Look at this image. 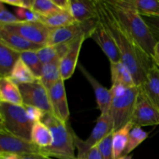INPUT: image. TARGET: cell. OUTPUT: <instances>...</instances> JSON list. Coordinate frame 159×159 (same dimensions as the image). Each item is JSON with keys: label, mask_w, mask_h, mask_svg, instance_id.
<instances>
[{"label": "cell", "mask_w": 159, "mask_h": 159, "mask_svg": "<svg viewBox=\"0 0 159 159\" xmlns=\"http://www.w3.org/2000/svg\"><path fill=\"white\" fill-rule=\"evenodd\" d=\"M96 6L98 19L114 40L120 54L121 61L129 68L137 86H141L155 62L120 23L105 0H96Z\"/></svg>", "instance_id": "1"}, {"label": "cell", "mask_w": 159, "mask_h": 159, "mask_svg": "<svg viewBox=\"0 0 159 159\" xmlns=\"http://www.w3.org/2000/svg\"><path fill=\"white\" fill-rule=\"evenodd\" d=\"M120 23L134 39L143 51L153 59L154 48L157 40L150 29L132 6L130 0H105Z\"/></svg>", "instance_id": "2"}, {"label": "cell", "mask_w": 159, "mask_h": 159, "mask_svg": "<svg viewBox=\"0 0 159 159\" xmlns=\"http://www.w3.org/2000/svg\"><path fill=\"white\" fill-rule=\"evenodd\" d=\"M42 122L46 124L53 134V143L51 146L40 148V154L57 159H77L75 155V132L68 123L57 119L52 113H46Z\"/></svg>", "instance_id": "3"}, {"label": "cell", "mask_w": 159, "mask_h": 159, "mask_svg": "<svg viewBox=\"0 0 159 159\" xmlns=\"http://www.w3.org/2000/svg\"><path fill=\"white\" fill-rule=\"evenodd\" d=\"M110 89L112 93L110 114L115 132L131 120L140 88L112 85Z\"/></svg>", "instance_id": "4"}, {"label": "cell", "mask_w": 159, "mask_h": 159, "mask_svg": "<svg viewBox=\"0 0 159 159\" xmlns=\"http://www.w3.org/2000/svg\"><path fill=\"white\" fill-rule=\"evenodd\" d=\"M34 124L23 106L0 102V130L31 141Z\"/></svg>", "instance_id": "5"}, {"label": "cell", "mask_w": 159, "mask_h": 159, "mask_svg": "<svg viewBox=\"0 0 159 159\" xmlns=\"http://www.w3.org/2000/svg\"><path fill=\"white\" fill-rule=\"evenodd\" d=\"M139 88L130 122L134 127L159 125V109L148 97L144 90Z\"/></svg>", "instance_id": "6"}, {"label": "cell", "mask_w": 159, "mask_h": 159, "mask_svg": "<svg viewBox=\"0 0 159 159\" xmlns=\"http://www.w3.org/2000/svg\"><path fill=\"white\" fill-rule=\"evenodd\" d=\"M97 22L98 19L82 23L76 22L69 26L51 30L47 45L56 46L71 43L82 35H86L88 38H90L92 31L96 26Z\"/></svg>", "instance_id": "7"}, {"label": "cell", "mask_w": 159, "mask_h": 159, "mask_svg": "<svg viewBox=\"0 0 159 159\" xmlns=\"http://www.w3.org/2000/svg\"><path fill=\"white\" fill-rule=\"evenodd\" d=\"M10 32L18 34L31 43L45 46L47 45L51 30L40 22L20 21L17 23L0 26Z\"/></svg>", "instance_id": "8"}, {"label": "cell", "mask_w": 159, "mask_h": 159, "mask_svg": "<svg viewBox=\"0 0 159 159\" xmlns=\"http://www.w3.org/2000/svg\"><path fill=\"white\" fill-rule=\"evenodd\" d=\"M113 132V124L110 113L107 114H100L88 139L83 141L75 134V144L78 150L77 156L82 155L92 148L98 145L106 137Z\"/></svg>", "instance_id": "9"}, {"label": "cell", "mask_w": 159, "mask_h": 159, "mask_svg": "<svg viewBox=\"0 0 159 159\" xmlns=\"http://www.w3.org/2000/svg\"><path fill=\"white\" fill-rule=\"evenodd\" d=\"M18 86L23 97V105L34 106L40 108L45 113L53 114L48 90L40 79L31 83L21 84Z\"/></svg>", "instance_id": "10"}, {"label": "cell", "mask_w": 159, "mask_h": 159, "mask_svg": "<svg viewBox=\"0 0 159 159\" xmlns=\"http://www.w3.org/2000/svg\"><path fill=\"white\" fill-rule=\"evenodd\" d=\"M0 153L13 154L18 156L40 154V148L31 141L0 130Z\"/></svg>", "instance_id": "11"}, {"label": "cell", "mask_w": 159, "mask_h": 159, "mask_svg": "<svg viewBox=\"0 0 159 159\" xmlns=\"http://www.w3.org/2000/svg\"><path fill=\"white\" fill-rule=\"evenodd\" d=\"M90 38L99 45L106 56L108 57L110 63L120 61L121 56L114 40L99 19L96 26L92 31Z\"/></svg>", "instance_id": "12"}, {"label": "cell", "mask_w": 159, "mask_h": 159, "mask_svg": "<svg viewBox=\"0 0 159 159\" xmlns=\"http://www.w3.org/2000/svg\"><path fill=\"white\" fill-rule=\"evenodd\" d=\"M53 114L61 121L68 123L70 116L69 108L67 100L65 81L60 79L48 89Z\"/></svg>", "instance_id": "13"}, {"label": "cell", "mask_w": 159, "mask_h": 159, "mask_svg": "<svg viewBox=\"0 0 159 159\" xmlns=\"http://www.w3.org/2000/svg\"><path fill=\"white\" fill-rule=\"evenodd\" d=\"M78 68L94 91L98 109L100 111V114H107L110 113L112 102V93L110 89L104 87L94 76L90 74L89 71L83 66L82 64L79 63L78 65Z\"/></svg>", "instance_id": "14"}, {"label": "cell", "mask_w": 159, "mask_h": 159, "mask_svg": "<svg viewBox=\"0 0 159 159\" xmlns=\"http://www.w3.org/2000/svg\"><path fill=\"white\" fill-rule=\"evenodd\" d=\"M88 38L86 35H82L71 42L69 49L61 59L60 69L61 79L64 81L69 79L74 74L76 67L79 65V54L84 41Z\"/></svg>", "instance_id": "15"}, {"label": "cell", "mask_w": 159, "mask_h": 159, "mask_svg": "<svg viewBox=\"0 0 159 159\" xmlns=\"http://www.w3.org/2000/svg\"><path fill=\"white\" fill-rule=\"evenodd\" d=\"M69 12L78 23L98 19L96 0H70Z\"/></svg>", "instance_id": "16"}, {"label": "cell", "mask_w": 159, "mask_h": 159, "mask_svg": "<svg viewBox=\"0 0 159 159\" xmlns=\"http://www.w3.org/2000/svg\"><path fill=\"white\" fill-rule=\"evenodd\" d=\"M0 41L20 53L30 51H38L42 47H43L31 43L18 34H16L1 27H0Z\"/></svg>", "instance_id": "17"}, {"label": "cell", "mask_w": 159, "mask_h": 159, "mask_svg": "<svg viewBox=\"0 0 159 159\" xmlns=\"http://www.w3.org/2000/svg\"><path fill=\"white\" fill-rule=\"evenodd\" d=\"M0 102L16 106H23L18 85L9 77L0 78Z\"/></svg>", "instance_id": "18"}, {"label": "cell", "mask_w": 159, "mask_h": 159, "mask_svg": "<svg viewBox=\"0 0 159 159\" xmlns=\"http://www.w3.org/2000/svg\"><path fill=\"white\" fill-rule=\"evenodd\" d=\"M148 97L159 109V67L156 64L148 72L146 79L141 85Z\"/></svg>", "instance_id": "19"}, {"label": "cell", "mask_w": 159, "mask_h": 159, "mask_svg": "<svg viewBox=\"0 0 159 159\" xmlns=\"http://www.w3.org/2000/svg\"><path fill=\"white\" fill-rule=\"evenodd\" d=\"M20 58V52L0 41V77H9L14 65Z\"/></svg>", "instance_id": "20"}, {"label": "cell", "mask_w": 159, "mask_h": 159, "mask_svg": "<svg viewBox=\"0 0 159 159\" xmlns=\"http://www.w3.org/2000/svg\"><path fill=\"white\" fill-rule=\"evenodd\" d=\"M110 71L112 85L137 86L130 71L121 61L116 63H110Z\"/></svg>", "instance_id": "21"}, {"label": "cell", "mask_w": 159, "mask_h": 159, "mask_svg": "<svg viewBox=\"0 0 159 159\" xmlns=\"http://www.w3.org/2000/svg\"><path fill=\"white\" fill-rule=\"evenodd\" d=\"M53 134L49 127L42 121L34 123L31 132V142L40 148L51 146L53 143Z\"/></svg>", "instance_id": "22"}, {"label": "cell", "mask_w": 159, "mask_h": 159, "mask_svg": "<svg viewBox=\"0 0 159 159\" xmlns=\"http://www.w3.org/2000/svg\"><path fill=\"white\" fill-rule=\"evenodd\" d=\"M61 58L57 57L51 63L43 65L41 76L39 79L47 89H49L54 84L61 79L60 69Z\"/></svg>", "instance_id": "23"}, {"label": "cell", "mask_w": 159, "mask_h": 159, "mask_svg": "<svg viewBox=\"0 0 159 159\" xmlns=\"http://www.w3.org/2000/svg\"><path fill=\"white\" fill-rule=\"evenodd\" d=\"M133 127L134 125L131 122H130L118 130L113 132V149L114 159L120 158L124 155L128 144L129 134Z\"/></svg>", "instance_id": "24"}, {"label": "cell", "mask_w": 159, "mask_h": 159, "mask_svg": "<svg viewBox=\"0 0 159 159\" xmlns=\"http://www.w3.org/2000/svg\"><path fill=\"white\" fill-rule=\"evenodd\" d=\"M9 78L18 85L21 84L31 83L39 79L34 75L32 71L21 58L19 59L14 65Z\"/></svg>", "instance_id": "25"}, {"label": "cell", "mask_w": 159, "mask_h": 159, "mask_svg": "<svg viewBox=\"0 0 159 159\" xmlns=\"http://www.w3.org/2000/svg\"><path fill=\"white\" fill-rule=\"evenodd\" d=\"M39 22L51 30H54L69 26L76 23V20L68 11H60L48 16H40Z\"/></svg>", "instance_id": "26"}, {"label": "cell", "mask_w": 159, "mask_h": 159, "mask_svg": "<svg viewBox=\"0 0 159 159\" xmlns=\"http://www.w3.org/2000/svg\"><path fill=\"white\" fill-rule=\"evenodd\" d=\"M141 16H159V0H130Z\"/></svg>", "instance_id": "27"}, {"label": "cell", "mask_w": 159, "mask_h": 159, "mask_svg": "<svg viewBox=\"0 0 159 159\" xmlns=\"http://www.w3.org/2000/svg\"><path fill=\"white\" fill-rule=\"evenodd\" d=\"M37 51H30L20 53V58L32 71L34 75L37 79H40L41 76L43 65L40 61Z\"/></svg>", "instance_id": "28"}, {"label": "cell", "mask_w": 159, "mask_h": 159, "mask_svg": "<svg viewBox=\"0 0 159 159\" xmlns=\"http://www.w3.org/2000/svg\"><path fill=\"white\" fill-rule=\"evenodd\" d=\"M148 137V133L144 131L141 127H134L129 134L128 144L124 155H128L136 149L141 143L144 142Z\"/></svg>", "instance_id": "29"}, {"label": "cell", "mask_w": 159, "mask_h": 159, "mask_svg": "<svg viewBox=\"0 0 159 159\" xmlns=\"http://www.w3.org/2000/svg\"><path fill=\"white\" fill-rule=\"evenodd\" d=\"M31 10L40 16H48L62 11L56 6L53 0H34Z\"/></svg>", "instance_id": "30"}, {"label": "cell", "mask_w": 159, "mask_h": 159, "mask_svg": "<svg viewBox=\"0 0 159 159\" xmlns=\"http://www.w3.org/2000/svg\"><path fill=\"white\" fill-rule=\"evenodd\" d=\"M38 57L43 65L51 63L57 57H60L57 52V47L51 45H45L37 51Z\"/></svg>", "instance_id": "31"}, {"label": "cell", "mask_w": 159, "mask_h": 159, "mask_svg": "<svg viewBox=\"0 0 159 159\" xmlns=\"http://www.w3.org/2000/svg\"><path fill=\"white\" fill-rule=\"evenodd\" d=\"M113 133L106 137L99 144V149L102 155V159H114L113 149Z\"/></svg>", "instance_id": "32"}, {"label": "cell", "mask_w": 159, "mask_h": 159, "mask_svg": "<svg viewBox=\"0 0 159 159\" xmlns=\"http://www.w3.org/2000/svg\"><path fill=\"white\" fill-rule=\"evenodd\" d=\"M20 21L21 20H19L15 15H13L6 7L4 3L0 1V26L14 24Z\"/></svg>", "instance_id": "33"}, {"label": "cell", "mask_w": 159, "mask_h": 159, "mask_svg": "<svg viewBox=\"0 0 159 159\" xmlns=\"http://www.w3.org/2000/svg\"><path fill=\"white\" fill-rule=\"evenodd\" d=\"M157 42L159 41V16H142Z\"/></svg>", "instance_id": "34"}, {"label": "cell", "mask_w": 159, "mask_h": 159, "mask_svg": "<svg viewBox=\"0 0 159 159\" xmlns=\"http://www.w3.org/2000/svg\"><path fill=\"white\" fill-rule=\"evenodd\" d=\"M23 107H24L25 110H26L30 119L33 122L37 123L43 120V118L44 117V115L45 113H46L44 111L40 110L38 107H34V106L23 105Z\"/></svg>", "instance_id": "35"}, {"label": "cell", "mask_w": 159, "mask_h": 159, "mask_svg": "<svg viewBox=\"0 0 159 159\" xmlns=\"http://www.w3.org/2000/svg\"><path fill=\"white\" fill-rule=\"evenodd\" d=\"M5 5L15 6L16 8H24V9H32L34 0H0Z\"/></svg>", "instance_id": "36"}, {"label": "cell", "mask_w": 159, "mask_h": 159, "mask_svg": "<svg viewBox=\"0 0 159 159\" xmlns=\"http://www.w3.org/2000/svg\"><path fill=\"white\" fill-rule=\"evenodd\" d=\"M77 159H102V157L99 152V146L96 145L89 149L86 153L77 156Z\"/></svg>", "instance_id": "37"}, {"label": "cell", "mask_w": 159, "mask_h": 159, "mask_svg": "<svg viewBox=\"0 0 159 159\" xmlns=\"http://www.w3.org/2000/svg\"><path fill=\"white\" fill-rule=\"evenodd\" d=\"M53 1L61 10L69 12L70 0H53Z\"/></svg>", "instance_id": "38"}, {"label": "cell", "mask_w": 159, "mask_h": 159, "mask_svg": "<svg viewBox=\"0 0 159 159\" xmlns=\"http://www.w3.org/2000/svg\"><path fill=\"white\" fill-rule=\"evenodd\" d=\"M20 159H54L50 157L45 156L41 154H35V155H23V156H19Z\"/></svg>", "instance_id": "39"}, {"label": "cell", "mask_w": 159, "mask_h": 159, "mask_svg": "<svg viewBox=\"0 0 159 159\" xmlns=\"http://www.w3.org/2000/svg\"><path fill=\"white\" fill-rule=\"evenodd\" d=\"M153 60L157 65L159 67V41L157 42L154 48Z\"/></svg>", "instance_id": "40"}, {"label": "cell", "mask_w": 159, "mask_h": 159, "mask_svg": "<svg viewBox=\"0 0 159 159\" xmlns=\"http://www.w3.org/2000/svg\"><path fill=\"white\" fill-rule=\"evenodd\" d=\"M0 159H20L18 155L13 154L0 153Z\"/></svg>", "instance_id": "41"}, {"label": "cell", "mask_w": 159, "mask_h": 159, "mask_svg": "<svg viewBox=\"0 0 159 159\" xmlns=\"http://www.w3.org/2000/svg\"><path fill=\"white\" fill-rule=\"evenodd\" d=\"M117 159H133V158H132L131 155H123V156H121L120 158Z\"/></svg>", "instance_id": "42"}]
</instances>
